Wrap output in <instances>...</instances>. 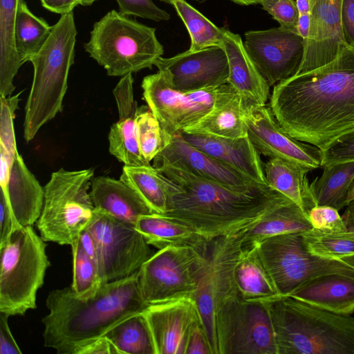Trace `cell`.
Here are the masks:
<instances>
[{
  "label": "cell",
  "instance_id": "cell-23",
  "mask_svg": "<svg viewBox=\"0 0 354 354\" xmlns=\"http://www.w3.org/2000/svg\"><path fill=\"white\" fill-rule=\"evenodd\" d=\"M248 102L230 85L224 84L212 110L183 132L227 138L248 136L245 122Z\"/></svg>",
  "mask_w": 354,
  "mask_h": 354
},
{
  "label": "cell",
  "instance_id": "cell-16",
  "mask_svg": "<svg viewBox=\"0 0 354 354\" xmlns=\"http://www.w3.org/2000/svg\"><path fill=\"white\" fill-rule=\"evenodd\" d=\"M245 122L248 136L260 154L295 162L310 171L321 167L320 149L288 134L270 107L248 102Z\"/></svg>",
  "mask_w": 354,
  "mask_h": 354
},
{
  "label": "cell",
  "instance_id": "cell-34",
  "mask_svg": "<svg viewBox=\"0 0 354 354\" xmlns=\"http://www.w3.org/2000/svg\"><path fill=\"white\" fill-rule=\"evenodd\" d=\"M323 173L310 183L317 205L341 210L346 207L348 189L354 180V160L323 167Z\"/></svg>",
  "mask_w": 354,
  "mask_h": 354
},
{
  "label": "cell",
  "instance_id": "cell-29",
  "mask_svg": "<svg viewBox=\"0 0 354 354\" xmlns=\"http://www.w3.org/2000/svg\"><path fill=\"white\" fill-rule=\"evenodd\" d=\"M267 184L280 192L305 213L317 205L307 174L308 168L279 158H270L263 163Z\"/></svg>",
  "mask_w": 354,
  "mask_h": 354
},
{
  "label": "cell",
  "instance_id": "cell-54",
  "mask_svg": "<svg viewBox=\"0 0 354 354\" xmlns=\"http://www.w3.org/2000/svg\"><path fill=\"white\" fill-rule=\"evenodd\" d=\"M346 207L347 208L342 217L348 228L349 227H354V201Z\"/></svg>",
  "mask_w": 354,
  "mask_h": 354
},
{
  "label": "cell",
  "instance_id": "cell-49",
  "mask_svg": "<svg viewBox=\"0 0 354 354\" xmlns=\"http://www.w3.org/2000/svg\"><path fill=\"white\" fill-rule=\"evenodd\" d=\"M341 19L344 39L354 48V0H342Z\"/></svg>",
  "mask_w": 354,
  "mask_h": 354
},
{
  "label": "cell",
  "instance_id": "cell-18",
  "mask_svg": "<svg viewBox=\"0 0 354 354\" xmlns=\"http://www.w3.org/2000/svg\"><path fill=\"white\" fill-rule=\"evenodd\" d=\"M153 160L155 168L171 167L234 189L247 190L262 185L195 147L180 133L166 135L165 147Z\"/></svg>",
  "mask_w": 354,
  "mask_h": 354
},
{
  "label": "cell",
  "instance_id": "cell-4",
  "mask_svg": "<svg viewBox=\"0 0 354 354\" xmlns=\"http://www.w3.org/2000/svg\"><path fill=\"white\" fill-rule=\"evenodd\" d=\"M268 309L277 354H354V317L290 296L262 300Z\"/></svg>",
  "mask_w": 354,
  "mask_h": 354
},
{
  "label": "cell",
  "instance_id": "cell-45",
  "mask_svg": "<svg viewBox=\"0 0 354 354\" xmlns=\"http://www.w3.org/2000/svg\"><path fill=\"white\" fill-rule=\"evenodd\" d=\"M260 4L280 26L297 29L299 12L295 0H264Z\"/></svg>",
  "mask_w": 354,
  "mask_h": 354
},
{
  "label": "cell",
  "instance_id": "cell-6",
  "mask_svg": "<svg viewBox=\"0 0 354 354\" xmlns=\"http://www.w3.org/2000/svg\"><path fill=\"white\" fill-rule=\"evenodd\" d=\"M84 50L109 76L151 68L164 53L156 28L112 10L96 21Z\"/></svg>",
  "mask_w": 354,
  "mask_h": 354
},
{
  "label": "cell",
  "instance_id": "cell-5",
  "mask_svg": "<svg viewBox=\"0 0 354 354\" xmlns=\"http://www.w3.org/2000/svg\"><path fill=\"white\" fill-rule=\"evenodd\" d=\"M77 35L73 11L61 15L43 46L29 59L34 72L24 121V137L28 142L62 111Z\"/></svg>",
  "mask_w": 354,
  "mask_h": 354
},
{
  "label": "cell",
  "instance_id": "cell-46",
  "mask_svg": "<svg viewBox=\"0 0 354 354\" xmlns=\"http://www.w3.org/2000/svg\"><path fill=\"white\" fill-rule=\"evenodd\" d=\"M21 226L16 221L6 194L0 191V244Z\"/></svg>",
  "mask_w": 354,
  "mask_h": 354
},
{
  "label": "cell",
  "instance_id": "cell-32",
  "mask_svg": "<svg viewBox=\"0 0 354 354\" xmlns=\"http://www.w3.org/2000/svg\"><path fill=\"white\" fill-rule=\"evenodd\" d=\"M120 179L132 188L153 212H167L172 181L153 166L124 165Z\"/></svg>",
  "mask_w": 354,
  "mask_h": 354
},
{
  "label": "cell",
  "instance_id": "cell-48",
  "mask_svg": "<svg viewBox=\"0 0 354 354\" xmlns=\"http://www.w3.org/2000/svg\"><path fill=\"white\" fill-rule=\"evenodd\" d=\"M8 316L0 313V354H21L8 325Z\"/></svg>",
  "mask_w": 354,
  "mask_h": 354
},
{
  "label": "cell",
  "instance_id": "cell-56",
  "mask_svg": "<svg viewBox=\"0 0 354 354\" xmlns=\"http://www.w3.org/2000/svg\"><path fill=\"white\" fill-rule=\"evenodd\" d=\"M354 201V180L348 189L347 198H346V206Z\"/></svg>",
  "mask_w": 354,
  "mask_h": 354
},
{
  "label": "cell",
  "instance_id": "cell-20",
  "mask_svg": "<svg viewBox=\"0 0 354 354\" xmlns=\"http://www.w3.org/2000/svg\"><path fill=\"white\" fill-rule=\"evenodd\" d=\"M342 0H310V28L297 74L332 62L348 46L342 27Z\"/></svg>",
  "mask_w": 354,
  "mask_h": 354
},
{
  "label": "cell",
  "instance_id": "cell-57",
  "mask_svg": "<svg viewBox=\"0 0 354 354\" xmlns=\"http://www.w3.org/2000/svg\"><path fill=\"white\" fill-rule=\"evenodd\" d=\"M339 261L354 268V255L344 257Z\"/></svg>",
  "mask_w": 354,
  "mask_h": 354
},
{
  "label": "cell",
  "instance_id": "cell-14",
  "mask_svg": "<svg viewBox=\"0 0 354 354\" xmlns=\"http://www.w3.org/2000/svg\"><path fill=\"white\" fill-rule=\"evenodd\" d=\"M147 106L163 131L173 136L195 124L214 106L223 85L183 93L174 89L164 71L147 75L141 84Z\"/></svg>",
  "mask_w": 354,
  "mask_h": 354
},
{
  "label": "cell",
  "instance_id": "cell-11",
  "mask_svg": "<svg viewBox=\"0 0 354 354\" xmlns=\"http://www.w3.org/2000/svg\"><path fill=\"white\" fill-rule=\"evenodd\" d=\"M215 334L217 354H277L263 301L228 299L216 312Z\"/></svg>",
  "mask_w": 354,
  "mask_h": 354
},
{
  "label": "cell",
  "instance_id": "cell-1",
  "mask_svg": "<svg viewBox=\"0 0 354 354\" xmlns=\"http://www.w3.org/2000/svg\"><path fill=\"white\" fill-rule=\"evenodd\" d=\"M269 107L288 134L320 151L354 131V48L275 84Z\"/></svg>",
  "mask_w": 354,
  "mask_h": 354
},
{
  "label": "cell",
  "instance_id": "cell-51",
  "mask_svg": "<svg viewBox=\"0 0 354 354\" xmlns=\"http://www.w3.org/2000/svg\"><path fill=\"white\" fill-rule=\"evenodd\" d=\"M83 0H40L41 6L48 11L61 15L73 11Z\"/></svg>",
  "mask_w": 354,
  "mask_h": 354
},
{
  "label": "cell",
  "instance_id": "cell-59",
  "mask_svg": "<svg viewBox=\"0 0 354 354\" xmlns=\"http://www.w3.org/2000/svg\"><path fill=\"white\" fill-rule=\"evenodd\" d=\"M162 2L172 5L176 0H159Z\"/></svg>",
  "mask_w": 354,
  "mask_h": 354
},
{
  "label": "cell",
  "instance_id": "cell-24",
  "mask_svg": "<svg viewBox=\"0 0 354 354\" xmlns=\"http://www.w3.org/2000/svg\"><path fill=\"white\" fill-rule=\"evenodd\" d=\"M224 50L229 65L227 84L248 102L266 105L270 86L249 57L240 35L227 29Z\"/></svg>",
  "mask_w": 354,
  "mask_h": 354
},
{
  "label": "cell",
  "instance_id": "cell-40",
  "mask_svg": "<svg viewBox=\"0 0 354 354\" xmlns=\"http://www.w3.org/2000/svg\"><path fill=\"white\" fill-rule=\"evenodd\" d=\"M136 123L139 149L150 162L165 147L166 133L148 106L138 107Z\"/></svg>",
  "mask_w": 354,
  "mask_h": 354
},
{
  "label": "cell",
  "instance_id": "cell-50",
  "mask_svg": "<svg viewBox=\"0 0 354 354\" xmlns=\"http://www.w3.org/2000/svg\"><path fill=\"white\" fill-rule=\"evenodd\" d=\"M78 354H119L118 351L105 336L82 348Z\"/></svg>",
  "mask_w": 354,
  "mask_h": 354
},
{
  "label": "cell",
  "instance_id": "cell-8",
  "mask_svg": "<svg viewBox=\"0 0 354 354\" xmlns=\"http://www.w3.org/2000/svg\"><path fill=\"white\" fill-rule=\"evenodd\" d=\"M93 177L92 168H61L52 173L44 187V204L37 222L46 242L71 246L88 226L95 211L90 194Z\"/></svg>",
  "mask_w": 354,
  "mask_h": 354
},
{
  "label": "cell",
  "instance_id": "cell-10",
  "mask_svg": "<svg viewBox=\"0 0 354 354\" xmlns=\"http://www.w3.org/2000/svg\"><path fill=\"white\" fill-rule=\"evenodd\" d=\"M207 265L206 256L187 246H169L157 252L138 270L144 301L149 306L192 297Z\"/></svg>",
  "mask_w": 354,
  "mask_h": 354
},
{
  "label": "cell",
  "instance_id": "cell-60",
  "mask_svg": "<svg viewBox=\"0 0 354 354\" xmlns=\"http://www.w3.org/2000/svg\"><path fill=\"white\" fill-rule=\"evenodd\" d=\"M194 1H198L199 3H203V2L206 1L207 0H194Z\"/></svg>",
  "mask_w": 354,
  "mask_h": 354
},
{
  "label": "cell",
  "instance_id": "cell-39",
  "mask_svg": "<svg viewBox=\"0 0 354 354\" xmlns=\"http://www.w3.org/2000/svg\"><path fill=\"white\" fill-rule=\"evenodd\" d=\"M71 247L73 259L71 288L79 298H89L102 285L98 266L84 250L79 239Z\"/></svg>",
  "mask_w": 354,
  "mask_h": 354
},
{
  "label": "cell",
  "instance_id": "cell-44",
  "mask_svg": "<svg viewBox=\"0 0 354 354\" xmlns=\"http://www.w3.org/2000/svg\"><path fill=\"white\" fill-rule=\"evenodd\" d=\"M321 151V167L354 160V131L348 133Z\"/></svg>",
  "mask_w": 354,
  "mask_h": 354
},
{
  "label": "cell",
  "instance_id": "cell-26",
  "mask_svg": "<svg viewBox=\"0 0 354 354\" xmlns=\"http://www.w3.org/2000/svg\"><path fill=\"white\" fill-rule=\"evenodd\" d=\"M1 191L7 196L14 216L21 226H32L37 222L43 207L44 189L19 153L10 167L8 187Z\"/></svg>",
  "mask_w": 354,
  "mask_h": 354
},
{
  "label": "cell",
  "instance_id": "cell-19",
  "mask_svg": "<svg viewBox=\"0 0 354 354\" xmlns=\"http://www.w3.org/2000/svg\"><path fill=\"white\" fill-rule=\"evenodd\" d=\"M142 313L156 354H185L192 331L202 323L196 301L189 297L149 305Z\"/></svg>",
  "mask_w": 354,
  "mask_h": 354
},
{
  "label": "cell",
  "instance_id": "cell-30",
  "mask_svg": "<svg viewBox=\"0 0 354 354\" xmlns=\"http://www.w3.org/2000/svg\"><path fill=\"white\" fill-rule=\"evenodd\" d=\"M234 279L239 297L262 301L279 296L257 251V244L244 245L235 264Z\"/></svg>",
  "mask_w": 354,
  "mask_h": 354
},
{
  "label": "cell",
  "instance_id": "cell-33",
  "mask_svg": "<svg viewBox=\"0 0 354 354\" xmlns=\"http://www.w3.org/2000/svg\"><path fill=\"white\" fill-rule=\"evenodd\" d=\"M19 0H0V97L15 89L13 80L23 65L15 43V26Z\"/></svg>",
  "mask_w": 354,
  "mask_h": 354
},
{
  "label": "cell",
  "instance_id": "cell-15",
  "mask_svg": "<svg viewBox=\"0 0 354 354\" xmlns=\"http://www.w3.org/2000/svg\"><path fill=\"white\" fill-rule=\"evenodd\" d=\"M244 36L249 57L270 87L297 73L305 40L297 29L279 26L248 31Z\"/></svg>",
  "mask_w": 354,
  "mask_h": 354
},
{
  "label": "cell",
  "instance_id": "cell-28",
  "mask_svg": "<svg viewBox=\"0 0 354 354\" xmlns=\"http://www.w3.org/2000/svg\"><path fill=\"white\" fill-rule=\"evenodd\" d=\"M136 229L146 241L158 250L169 246H187L206 256L209 241L187 224L162 214L141 216Z\"/></svg>",
  "mask_w": 354,
  "mask_h": 354
},
{
  "label": "cell",
  "instance_id": "cell-43",
  "mask_svg": "<svg viewBox=\"0 0 354 354\" xmlns=\"http://www.w3.org/2000/svg\"><path fill=\"white\" fill-rule=\"evenodd\" d=\"M118 12L126 16H135L156 22L168 21L170 15L158 7L152 0H116Z\"/></svg>",
  "mask_w": 354,
  "mask_h": 354
},
{
  "label": "cell",
  "instance_id": "cell-41",
  "mask_svg": "<svg viewBox=\"0 0 354 354\" xmlns=\"http://www.w3.org/2000/svg\"><path fill=\"white\" fill-rule=\"evenodd\" d=\"M21 93L20 91L15 95L0 97V150L7 154L12 163L18 153L13 121Z\"/></svg>",
  "mask_w": 354,
  "mask_h": 354
},
{
  "label": "cell",
  "instance_id": "cell-7",
  "mask_svg": "<svg viewBox=\"0 0 354 354\" xmlns=\"http://www.w3.org/2000/svg\"><path fill=\"white\" fill-rule=\"evenodd\" d=\"M45 242L32 226H26L0 244V313L24 315L36 308L37 291L50 266Z\"/></svg>",
  "mask_w": 354,
  "mask_h": 354
},
{
  "label": "cell",
  "instance_id": "cell-13",
  "mask_svg": "<svg viewBox=\"0 0 354 354\" xmlns=\"http://www.w3.org/2000/svg\"><path fill=\"white\" fill-rule=\"evenodd\" d=\"M244 231L209 241L205 270L198 289L192 297L198 308L213 354H217L216 312L223 304L239 295L234 270L242 250Z\"/></svg>",
  "mask_w": 354,
  "mask_h": 354
},
{
  "label": "cell",
  "instance_id": "cell-42",
  "mask_svg": "<svg viewBox=\"0 0 354 354\" xmlns=\"http://www.w3.org/2000/svg\"><path fill=\"white\" fill-rule=\"evenodd\" d=\"M313 228L338 232L348 230V227L339 211L328 205H315L308 214Z\"/></svg>",
  "mask_w": 354,
  "mask_h": 354
},
{
  "label": "cell",
  "instance_id": "cell-53",
  "mask_svg": "<svg viewBox=\"0 0 354 354\" xmlns=\"http://www.w3.org/2000/svg\"><path fill=\"white\" fill-rule=\"evenodd\" d=\"M311 24L310 13L299 15L297 30L298 33L306 40L308 39Z\"/></svg>",
  "mask_w": 354,
  "mask_h": 354
},
{
  "label": "cell",
  "instance_id": "cell-36",
  "mask_svg": "<svg viewBox=\"0 0 354 354\" xmlns=\"http://www.w3.org/2000/svg\"><path fill=\"white\" fill-rule=\"evenodd\" d=\"M172 6L185 24L191 40L189 50L210 47L224 48L227 29L214 25L185 0H176Z\"/></svg>",
  "mask_w": 354,
  "mask_h": 354
},
{
  "label": "cell",
  "instance_id": "cell-9",
  "mask_svg": "<svg viewBox=\"0 0 354 354\" xmlns=\"http://www.w3.org/2000/svg\"><path fill=\"white\" fill-rule=\"evenodd\" d=\"M257 251L279 296H289L304 283L322 275L354 277V268L310 253L301 232L265 239L257 243Z\"/></svg>",
  "mask_w": 354,
  "mask_h": 354
},
{
  "label": "cell",
  "instance_id": "cell-58",
  "mask_svg": "<svg viewBox=\"0 0 354 354\" xmlns=\"http://www.w3.org/2000/svg\"><path fill=\"white\" fill-rule=\"evenodd\" d=\"M97 0H83L82 6H88L92 5Z\"/></svg>",
  "mask_w": 354,
  "mask_h": 354
},
{
  "label": "cell",
  "instance_id": "cell-21",
  "mask_svg": "<svg viewBox=\"0 0 354 354\" xmlns=\"http://www.w3.org/2000/svg\"><path fill=\"white\" fill-rule=\"evenodd\" d=\"M132 73L121 77L113 93L116 102L118 120L109 133V150L124 165H150L140 153L136 133L138 106L134 99Z\"/></svg>",
  "mask_w": 354,
  "mask_h": 354
},
{
  "label": "cell",
  "instance_id": "cell-55",
  "mask_svg": "<svg viewBox=\"0 0 354 354\" xmlns=\"http://www.w3.org/2000/svg\"><path fill=\"white\" fill-rule=\"evenodd\" d=\"M232 2L241 6H250L260 4L264 0H230Z\"/></svg>",
  "mask_w": 354,
  "mask_h": 354
},
{
  "label": "cell",
  "instance_id": "cell-47",
  "mask_svg": "<svg viewBox=\"0 0 354 354\" xmlns=\"http://www.w3.org/2000/svg\"><path fill=\"white\" fill-rule=\"evenodd\" d=\"M185 354H213L202 323L197 325L192 331L187 342Z\"/></svg>",
  "mask_w": 354,
  "mask_h": 354
},
{
  "label": "cell",
  "instance_id": "cell-37",
  "mask_svg": "<svg viewBox=\"0 0 354 354\" xmlns=\"http://www.w3.org/2000/svg\"><path fill=\"white\" fill-rule=\"evenodd\" d=\"M104 336L119 354H156L151 333L142 313L122 321Z\"/></svg>",
  "mask_w": 354,
  "mask_h": 354
},
{
  "label": "cell",
  "instance_id": "cell-2",
  "mask_svg": "<svg viewBox=\"0 0 354 354\" xmlns=\"http://www.w3.org/2000/svg\"><path fill=\"white\" fill-rule=\"evenodd\" d=\"M156 169L173 183L167 209L162 214L187 224L207 241L249 228L288 199L268 185L239 189L171 167Z\"/></svg>",
  "mask_w": 354,
  "mask_h": 354
},
{
  "label": "cell",
  "instance_id": "cell-17",
  "mask_svg": "<svg viewBox=\"0 0 354 354\" xmlns=\"http://www.w3.org/2000/svg\"><path fill=\"white\" fill-rule=\"evenodd\" d=\"M154 66L165 72L174 89L183 93L218 87L228 82V60L221 47L161 57Z\"/></svg>",
  "mask_w": 354,
  "mask_h": 354
},
{
  "label": "cell",
  "instance_id": "cell-52",
  "mask_svg": "<svg viewBox=\"0 0 354 354\" xmlns=\"http://www.w3.org/2000/svg\"><path fill=\"white\" fill-rule=\"evenodd\" d=\"M79 240L84 250L98 266L97 247L92 234L87 229H85L80 233Z\"/></svg>",
  "mask_w": 354,
  "mask_h": 354
},
{
  "label": "cell",
  "instance_id": "cell-3",
  "mask_svg": "<svg viewBox=\"0 0 354 354\" xmlns=\"http://www.w3.org/2000/svg\"><path fill=\"white\" fill-rule=\"evenodd\" d=\"M46 305L48 313L41 319L44 345L57 354H78L115 325L142 313L149 306L140 292L138 271L102 284L87 299L77 297L71 286L55 289L48 293Z\"/></svg>",
  "mask_w": 354,
  "mask_h": 354
},
{
  "label": "cell",
  "instance_id": "cell-38",
  "mask_svg": "<svg viewBox=\"0 0 354 354\" xmlns=\"http://www.w3.org/2000/svg\"><path fill=\"white\" fill-rule=\"evenodd\" d=\"M301 234L307 250L313 255L333 261L354 255V227L338 232L312 227Z\"/></svg>",
  "mask_w": 354,
  "mask_h": 354
},
{
  "label": "cell",
  "instance_id": "cell-31",
  "mask_svg": "<svg viewBox=\"0 0 354 354\" xmlns=\"http://www.w3.org/2000/svg\"><path fill=\"white\" fill-rule=\"evenodd\" d=\"M311 228L308 214L288 198L268 210L245 230L243 243L255 245L273 236L304 232Z\"/></svg>",
  "mask_w": 354,
  "mask_h": 354
},
{
  "label": "cell",
  "instance_id": "cell-12",
  "mask_svg": "<svg viewBox=\"0 0 354 354\" xmlns=\"http://www.w3.org/2000/svg\"><path fill=\"white\" fill-rule=\"evenodd\" d=\"M86 229L96 244L102 284L133 274L155 252L134 225L100 210Z\"/></svg>",
  "mask_w": 354,
  "mask_h": 354
},
{
  "label": "cell",
  "instance_id": "cell-35",
  "mask_svg": "<svg viewBox=\"0 0 354 354\" xmlns=\"http://www.w3.org/2000/svg\"><path fill=\"white\" fill-rule=\"evenodd\" d=\"M52 26L34 15L24 0H19L15 19V43L23 64L29 62L48 39Z\"/></svg>",
  "mask_w": 354,
  "mask_h": 354
},
{
  "label": "cell",
  "instance_id": "cell-25",
  "mask_svg": "<svg viewBox=\"0 0 354 354\" xmlns=\"http://www.w3.org/2000/svg\"><path fill=\"white\" fill-rule=\"evenodd\" d=\"M90 194L95 209L134 226L141 216L153 213L138 194L120 179L93 177Z\"/></svg>",
  "mask_w": 354,
  "mask_h": 354
},
{
  "label": "cell",
  "instance_id": "cell-27",
  "mask_svg": "<svg viewBox=\"0 0 354 354\" xmlns=\"http://www.w3.org/2000/svg\"><path fill=\"white\" fill-rule=\"evenodd\" d=\"M289 296L335 313L351 315L354 313V277L322 275L304 283Z\"/></svg>",
  "mask_w": 354,
  "mask_h": 354
},
{
  "label": "cell",
  "instance_id": "cell-22",
  "mask_svg": "<svg viewBox=\"0 0 354 354\" xmlns=\"http://www.w3.org/2000/svg\"><path fill=\"white\" fill-rule=\"evenodd\" d=\"M180 135L195 147L255 182L268 185L261 154L248 136L227 138L184 132H180Z\"/></svg>",
  "mask_w": 354,
  "mask_h": 354
}]
</instances>
